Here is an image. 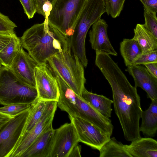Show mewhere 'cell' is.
Masks as SVG:
<instances>
[{"label": "cell", "mask_w": 157, "mask_h": 157, "mask_svg": "<svg viewBox=\"0 0 157 157\" xmlns=\"http://www.w3.org/2000/svg\"><path fill=\"white\" fill-rule=\"evenodd\" d=\"M95 64L111 88L114 111L125 139L131 141L141 137L140 120L143 110L136 88L130 83L109 55L97 54Z\"/></svg>", "instance_id": "6da1fadb"}, {"label": "cell", "mask_w": 157, "mask_h": 157, "mask_svg": "<svg viewBox=\"0 0 157 157\" xmlns=\"http://www.w3.org/2000/svg\"><path fill=\"white\" fill-rule=\"evenodd\" d=\"M48 17L44 22L27 29L20 38L22 47L38 65L47 63L52 56L60 52L69 37L50 26Z\"/></svg>", "instance_id": "7a4b0ae2"}, {"label": "cell", "mask_w": 157, "mask_h": 157, "mask_svg": "<svg viewBox=\"0 0 157 157\" xmlns=\"http://www.w3.org/2000/svg\"><path fill=\"white\" fill-rule=\"evenodd\" d=\"M47 62L52 71L60 76L76 94L81 96L86 82L84 67L74 51L70 37L62 50Z\"/></svg>", "instance_id": "3957f363"}, {"label": "cell", "mask_w": 157, "mask_h": 157, "mask_svg": "<svg viewBox=\"0 0 157 157\" xmlns=\"http://www.w3.org/2000/svg\"><path fill=\"white\" fill-rule=\"evenodd\" d=\"M36 87L20 79L9 67L0 69V104L3 105L23 103L32 105L38 99Z\"/></svg>", "instance_id": "277c9868"}, {"label": "cell", "mask_w": 157, "mask_h": 157, "mask_svg": "<svg viewBox=\"0 0 157 157\" xmlns=\"http://www.w3.org/2000/svg\"><path fill=\"white\" fill-rule=\"evenodd\" d=\"M105 12L104 0H88L77 20L74 34L70 36L74 51L84 66L88 63L85 48L87 33Z\"/></svg>", "instance_id": "5b68a950"}, {"label": "cell", "mask_w": 157, "mask_h": 157, "mask_svg": "<svg viewBox=\"0 0 157 157\" xmlns=\"http://www.w3.org/2000/svg\"><path fill=\"white\" fill-rule=\"evenodd\" d=\"M88 0H54L49 25L67 37L72 36L77 20Z\"/></svg>", "instance_id": "8992f818"}, {"label": "cell", "mask_w": 157, "mask_h": 157, "mask_svg": "<svg viewBox=\"0 0 157 157\" xmlns=\"http://www.w3.org/2000/svg\"><path fill=\"white\" fill-rule=\"evenodd\" d=\"M30 109L12 117L0 130V157H9L16 146L21 136Z\"/></svg>", "instance_id": "52a82bcc"}, {"label": "cell", "mask_w": 157, "mask_h": 157, "mask_svg": "<svg viewBox=\"0 0 157 157\" xmlns=\"http://www.w3.org/2000/svg\"><path fill=\"white\" fill-rule=\"evenodd\" d=\"M57 107V101H47L45 110L40 119L30 131L20 139L9 157H20L39 136L52 127V123Z\"/></svg>", "instance_id": "ba28073f"}, {"label": "cell", "mask_w": 157, "mask_h": 157, "mask_svg": "<svg viewBox=\"0 0 157 157\" xmlns=\"http://www.w3.org/2000/svg\"><path fill=\"white\" fill-rule=\"evenodd\" d=\"M35 76L38 99L57 102L59 96L58 86L55 75L48 64L45 63L36 66Z\"/></svg>", "instance_id": "9c48e42d"}, {"label": "cell", "mask_w": 157, "mask_h": 157, "mask_svg": "<svg viewBox=\"0 0 157 157\" xmlns=\"http://www.w3.org/2000/svg\"><path fill=\"white\" fill-rule=\"evenodd\" d=\"M76 130L79 141L99 150L111 135L82 118L69 116Z\"/></svg>", "instance_id": "30bf717a"}, {"label": "cell", "mask_w": 157, "mask_h": 157, "mask_svg": "<svg viewBox=\"0 0 157 157\" xmlns=\"http://www.w3.org/2000/svg\"><path fill=\"white\" fill-rule=\"evenodd\" d=\"M79 142L75 128L71 122L54 129L50 157H68L73 148Z\"/></svg>", "instance_id": "8fae6325"}, {"label": "cell", "mask_w": 157, "mask_h": 157, "mask_svg": "<svg viewBox=\"0 0 157 157\" xmlns=\"http://www.w3.org/2000/svg\"><path fill=\"white\" fill-rule=\"evenodd\" d=\"M71 117H78L86 120L96 125L104 132L112 135L113 126L109 118L103 116L81 96L77 94Z\"/></svg>", "instance_id": "7c38bea8"}, {"label": "cell", "mask_w": 157, "mask_h": 157, "mask_svg": "<svg viewBox=\"0 0 157 157\" xmlns=\"http://www.w3.org/2000/svg\"><path fill=\"white\" fill-rule=\"evenodd\" d=\"M38 65L21 47L10 67L21 81L36 87L35 71L36 67Z\"/></svg>", "instance_id": "4fadbf2b"}, {"label": "cell", "mask_w": 157, "mask_h": 157, "mask_svg": "<svg viewBox=\"0 0 157 157\" xmlns=\"http://www.w3.org/2000/svg\"><path fill=\"white\" fill-rule=\"evenodd\" d=\"M108 28V24L104 19H99L92 25L89 32V41L95 52L117 56V53L111 44L107 35Z\"/></svg>", "instance_id": "5bb4252c"}, {"label": "cell", "mask_w": 157, "mask_h": 157, "mask_svg": "<svg viewBox=\"0 0 157 157\" xmlns=\"http://www.w3.org/2000/svg\"><path fill=\"white\" fill-rule=\"evenodd\" d=\"M125 71L133 77L135 87L143 89L151 100H157V78L151 75L145 67L140 65H131L127 67Z\"/></svg>", "instance_id": "9a60e30c"}, {"label": "cell", "mask_w": 157, "mask_h": 157, "mask_svg": "<svg viewBox=\"0 0 157 157\" xmlns=\"http://www.w3.org/2000/svg\"><path fill=\"white\" fill-rule=\"evenodd\" d=\"M54 129L52 127L39 136L20 157H50Z\"/></svg>", "instance_id": "2e32d148"}, {"label": "cell", "mask_w": 157, "mask_h": 157, "mask_svg": "<svg viewBox=\"0 0 157 157\" xmlns=\"http://www.w3.org/2000/svg\"><path fill=\"white\" fill-rule=\"evenodd\" d=\"M131 141L129 145H124V147L132 157H157L156 140L140 137Z\"/></svg>", "instance_id": "e0dca14e"}, {"label": "cell", "mask_w": 157, "mask_h": 157, "mask_svg": "<svg viewBox=\"0 0 157 157\" xmlns=\"http://www.w3.org/2000/svg\"><path fill=\"white\" fill-rule=\"evenodd\" d=\"M81 96L103 116L108 118L111 117L113 100L103 95L89 92L85 88L83 90Z\"/></svg>", "instance_id": "ac0fdd59"}, {"label": "cell", "mask_w": 157, "mask_h": 157, "mask_svg": "<svg viewBox=\"0 0 157 157\" xmlns=\"http://www.w3.org/2000/svg\"><path fill=\"white\" fill-rule=\"evenodd\" d=\"M139 130L146 136L153 137L157 131V100H151L148 108L142 111Z\"/></svg>", "instance_id": "d6986e66"}, {"label": "cell", "mask_w": 157, "mask_h": 157, "mask_svg": "<svg viewBox=\"0 0 157 157\" xmlns=\"http://www.w3.org/2000/svg\"><path fill=\"white\" fill-rule=\"evenodd\" d=\"M134 31L132 39L137 42L142 53L157 49V38L148 31L143 24H137Z\"/></svg>", "instance_id": "ffe728a7"}, {"label": "cell", "mask_w": 157, "mask_h": 157, "mask_svg": "<svg viewBox=\"0 0 157 157\" xmlns=\"http://www.w3.org/2000/svg\"><path fill=\"white\" fill-rule=\"evenodd\" d=\"M120 52L126 67L132 65L142 53L137 42L132 38L123 40L120 44Z\"/></svg>", "instance_id": "44dd1931"}, {"label": "cell", "mask_w": 157, "mask_h": 157, "mask_svg": "<svg viewBox=\"0 0 157 157\" xmlns=\"http://www.w3.org/2000/svg\"><path fill=\"white\" fill-rule=\"evenodd\" d=\"M99 151L100 157H132L124 145L114 137L110 138Z\"/></svg>", "instance_id": "7402d4cb"}, {"label": "cell", "mask_w": 157, "mask_h": 157, "mask_svg": "<svg viewBox=\"0 0 157 157\" xmlns=\"http://www.w3.org/2000/svg\"><path fill=\"white\" fill-rule=\"evenodd\" d=\"M21 47L20 38L15 34L6 46L0 52V62L2 65L10 67Z\"/></svg>", "instance_id": "603a6c76"}, {"label": "cell", "mask_w": 157, "mask_h": 157, "mask_svg": "<svg viewBox=\"0 0 157 157\" xmlns=\"http://www.w3.org/2000/svg\"><path fill=\"white\" fill-rule=\"evenodd\" d=\"M47 102L38 98L31 105L30 113L21 138L30 131L40 119L45 110Z\"/></svg>", "instance_id": "cb8c5ba5"}, {"label": "cell", "mask_w": 157, "mask_h": 157, "mask_svg": "<svg viewBox=\"0 0 157 157\" xmlns=\"http://www.w3.org/2000/svg\"><path fill=\"white\" fill-rule=\"evenodd\" d=\"M106 12L113 18L119 16L125 0H104Z\"/></svg>", "instance_id": "d4e9b609"}, {"label": "cell", "mask_w": 157, "mask_h": 157, "mask_svg": "<svg viewBox=\"0 0 157 157\" xmlns=\"http://www.w3.org/2000/svg\"><path fill=\"white\" fill-rule=\"evenodd\" d=\"M31 105L19 103L4 105L0 107V112L13 117L20 113L29 109Z\"/></svg>", "instance_id": "484cf974"}, {"label": "cell", "mask_w": 157, "mask_h": 157, "mask_svg": "<svg viewBox=\"0 0 157 157\" xmlns=\"http://www.w3.org/2000/svg\"><path fill=\"white\" fill-rule=\"evenodd\" d=\"M145 22L144 27L157 38V18L152 13L144 9Z\"/></svg>", "instance_id": "4316f807"}, {"label": "cell", "mask_w": 157, "mask_h": 157, "mask_svg": "<svg viewBox=\"0 0 157 157\" xmlns=\"http://www.w3.org/2000/svg\"><path fill=\"white\" fill-rule=\"evenodd\" d=\"M151 63H157V49L142 53L132 65H144Z\"/></svg>", "instance_id": "83f0119b"}, {"label": "cell", "mask_w": 157, "mask_h": 157, "mask_svg": "<svg viewBox=\"0 0 157 157\" xmlns=\"http://www.w3.org/2000/svg\"><path fill=\"white\" fill-rule=\"evenodd\" d=\"M17 27L9 17L0 12V32H13Z\"/></svg>", "instance_id": "f1b7e54d"}, {"label": "cell", "mask_w": 157, "mask_h": 157, "mask_svg": "<svg viewBox=\"0 0 157 157\" xmlns=\"http://www.w3.org/2000/svg\"><path fill=\"white\" fill-rule=\"evenodd\" d=\"M19 0L28 18L29 19L33 18L36 13V10L33 0Z\"/></svg>", "instance_id": "f546056e"}, {"label": "cell", "mask_w": 157, "mask_h": 157, "mask_svg": "<svg viewBox=\"0 0 157 157\" xmlns=\"http://www.w3.org/2000/svg\"><path fill=\"white\" fill-rule=\"evenodd\" d=\"M15 34L14 32H0V52L6 46Z\"/></svg>", "instance_id": "4dcf8cb0"}, {"label": "cell", "mask_w": 157, "mask_h": 157, "mask_svg": "<svg viewBox=\"0 0 157 157\" xmlns=\"http://www.w3.org/2000/svg\"><path fill=\"white\" fill-rule=\"evenodd\" d=\"M144 5V9L156 15L157 0H140Z\"/></svg>", "instance_id": "1f68e13d"}, {"label": "cell", "mask_w": 157, "mask_h": 157, "mask_svg": "<svg viewBox=\"0 0 157 157\" xmlns=\"http://www.w3.org/2000/svg\"><path fill=\"white\" fill-rule=\"evenodd\" d=\"M54 0H33L36 8V13L42 15L45 18V15L43 11V6L44 4L46 2L52 4Z\"/></svg>", "instance_id": "d6a6232c"}, {"label": "cell", "mask_w": 157, "mask_h": 157, "mask_svg": "<svg viewBox=\"0 0 157 157\" xmlns=\"http://www.w3.org/2000/svg\"><path fill=\"white\" fill-rule=\"evenodd\" d=\"M148 72L157 78V63H151L144 65Z\"/></svg>", "instance_id": "836d02e7"}, {"label": "cell", "mask_w": 157, "mask_h": 157, "mask_svg": "<svg viewBox=\"0 0 157 157\" xmlns=\"http://www.w3.org/2000/svg\"><path fill=\"white\" fill-rule=\"evenodd\" d=\"M81 146L78 144L73 148L68 157H81Z\"/></svg>", "instance_id": "e575fe53"}, {"label": "cell", "mask_w": 157, "mask_h": 157, "mask_svg": "<svg viewBox=\"0 0 157 157\" xmlns=\"http://www.w3.org/2000/svg\"><path fill=\"white\" fill-rule=\"evenodd\" d=\"M12 117L0 112V130Z\"/></svg>", "instance_id": "d590c367"}, {"label": "cell", "mask_w": 157, "mask_h": 157, "mask_svg": "<svg viewBox=\"0 0 157 157\" xmlns=\"http://www.w3.org/2000/svg\"><path fill=\"white\" fill-rule=\"evenodd\" d=\"M2 65L1 62H0V69L1 68V67H2Z\"/></svg>", "instance_id": "8d00e7d4"}]
</instances>
